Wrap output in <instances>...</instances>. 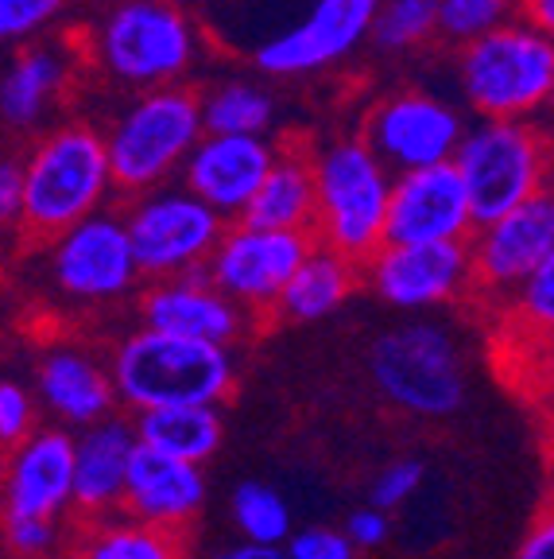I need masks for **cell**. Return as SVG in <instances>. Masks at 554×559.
I'll return each instance as SVG.
<instances>
[{
    "instance_id": "6",
    "label": "cell",
    "mask_w": 554,
    "mask_h": 559,
    "mask_svg": "<svg viewBox=\"0 0 554 559\" xmlns=\"http://www.w3.org/2000/svg\"><path fill=\"white\" fill-rule=\"evenodd\" d=\"M450 164L469 194L473 226L551 191V132L535 117H481L466 124Z\"/></svg>"
},
{
    "instance_id": "37",
    "label": "cell",
    "mask_w": 554,
    "mask_h": 559,
    "mask_svg": "<svg viewBox=\"0 0 554 559\" xmlns=\"http://www.w3.org/2000/svg\"><path fill=\"white\" fill-rule=\"evenodd\" d=\"M287 559H357L361 551L346 540L341 528H322V524H311V528H299L284 540Z\"/></svg>"
},
{
    "instance_id": "8",
    "label": "cell",
    "mask_w": 554,
    "mask_h": 559,
    "mask_svg": "<svg viewBox=\"0 0 554 559\" xmlns=\"http://www.w3.org/2000/svg\"><path fill=\"white\" fill-rule=\"evenodd\" d=\"M369 373L399 412L442 419L466 404V369L454 334L438 323H404L373 342Z\"/></svg>"
},
{
    "instance_id": "14",
    "label": "cell",
    "mask_w": 554,
    "mask_h": 559,
    "mask_svg": "<svg viewBox=\"0 0 554 559\" xmlns=\"http://www.w3.org/2000/svg\"><path fill=\"white\" fill-rule=\"evenodd\" d=\"M376 0H314L299 24L264 39L252 55L268 79H311L326 74L369 44Z\"/></svg>"
},
{
    "instance_id": "34",
    "label": "cell",
    "mask_w": 554,
    "mask_h": 559,
    "mask_svg": "<svg viewBox=\"0 0 554 559\" xmlns=\"http://www.w3.org/2000/svg\"><path fill=\"white\" fill-rule=\"evenodd\" d=\"M59 521L51 516H4V540L20 559H44L59 548Z\"/></svg>"
},
{
    "instance_id": "17",
    "label": "cell",
    "mask_w": 554,
    "mask_h": 559,
    "mask_svg": "<svg viewBox=\"0 0 554 559\" xmlns=\"http://www.w3.org/2000/svg\"><path fill=\"white\" fill-rule=\"evenodd\" d=\"M276 159L268 136H237V132H202L191 156L182 159L179 179L226 222L241 218V210L261 187L264 171Z\"/></svg>"
},
{
    "instance_id": "26",
    "label": "cell",
    "mask_w": 554,
    "mask_h": 559,
    "mask_svg": "<svg viewBox=\"0 0 554 559\" xmlns=\"http://www.w3.org/2000/svg\"><path fill=\"white\" fill-rule=\"evenodd\" d=\"M70 559H191L186 533L144 524L129 513L79 521Z\"/></svg>"
},
{
    "instance_id": "25",
    "label": "cell",
    "mask_w": 554,
    "mask_h": 559,
    "mask_svg": "<svg viewBox=\"0 0 554 559\" xmlns=\"http://www.w3.org/2000/svg\"><path fill=\"white\" fill-rule=\"evenodd\" d=\"M357 288H361V264L314 241L279 292L276 314L291 323H318L338 311Z\"/></svg>"
},
{
    "instance_id": "3",
    "label": "cell",
    "mask_w": 554,
    "mask_h": 559,
    "mask_svg": "<svg viewBox=\"0 0 554 559\" xmlns=\"http://www.w3.org/2000/svg\"><path fill=\"white\" fill-rule=\"evenodd\" d=\"M117 404L132 412L171 408V404H221L233 396L237 366L229 346L179 338V334L140 326L109 361Z\"/></svg>"
},
{
    "instance_id": "5",
    "label": "cell",
    "mask_w": 554,
    "mask_h": 559,
    "mask_svg": "<svg viewBox=\"0 0 554 559\" xmlns=\"http://www.w3.org/2000/svg\"><path fill=\"white\" fill-rule=\"evenodd\" d=\"M198 136V90H191L186 82H171V86L132 94V102L101 129L113 191L132 199L171 183Z\"/></svg>"
},
{
    "instance_id": "30",
    "label": "cell",
    "mask_w": 554,
    "mask_h": 559,
    "mask_svg": "<svg viewBox=\"0 0 554 559\" xmlns=\"http://www.w3.org/2000/svg\"><path fill=\"white\" fill-rule=\"evenodd\" d=\"M233 524L249 544H279L291 536V509L284 493H276L264 481H244L233 489Z\"/></svg>"
},
{
    "instance_id": "21",
    "label": "cell",
    "mask_w": 554,
    "mask_h": 559,
    "mask_svg": "<svg viewBox=\"0 0 554 559\" xmlns=\"http://www.w3.org/2000/svg\"><path fill=\"white\" fill-rule=\"evenodd\" d=\"M136 451L132 419L109 416L86 424L82 436H74V478H70V513L79 521L121 513L124 471Z\"/></svg>"
},
{
    "instance_id": "13",
    "label": "cell",
    "mask_w": 554,
    "mask_h": 559,
    "mask_svg": "<svg viewBox=\"0 0 554 559\" xmlns=\"http://www.w3.org/2000/svg\"><path fill=\"white\" fill-rule=\"evenodd\" d=\"M364 288L399 311L454 304L473 292V264L466 241H426L396 245L384 241L361 261Z\"/></svg>"
},
{
    "instance_id": "15",
    "label": "cell",
    "mask_w": 554,
    "mask_h": 559,
    "mask_svg": "<svg viewBox=\"0 0 554 559\" xmlns=\"http://www.w3.org/2000/svg\"><path fill=\"white\" fill-rule=\"evenodd\" d=\"M469 234H473L469 194L450 159L446 164L411 167V171H392L384 241H466Z\"/></svg>"
},
{
    "instance_id": "16",
    "label": "cell",
    "mask_w": 554,
    "mask_h": 559,
    "mask_svg": "<svg viewBox=\"0 0 554 559\" xmlns=\"http://www.w3.org/2000/svg\"><path fill=\"white\" fill-rule=\"evenodd\" d=\"M473 288L511 292L523 276L554 257V199L551 191L504 210L501 218L481 222L466 237Z\"/></svg>"
},
{
    "instance_id": "36",
    "label": "cell",
    "mask_w": 554,
    "mask_h": 559,
    "mask_svg": "<svg viewBox=\"0 0 554 559\" xmlns=\"http://www.w3.org/2000/svg\"><path fill=\"white\" fill-rule=\"evenodd\" d=\"M423 463L419 459H399V463L384 466L381 478L373 481V493H369V506L376 509H399L404 501H411L419 493V486H423Z\"/></svg>"
},
{
    "instance_id": "11",
    "label": "cell",
    "mask_w": 554,
    "mask_h": 559,
    "mask_svg": "<svg viewBox=\"0 0 554 559\" xmlns=\"http://www.w3.org/2000/svg\"><path fill=\"white\" fill-rule=\"evenodd\" d=\"M466 132V114L450 97L423 86L381 94L361 121V140L388 164V171L446 164Z\"/></svg>"
},
{
    "instance_id": "24",
    "label": "cell",
    "mask_w": 554,
    "mask_h": 559,
    "mask_svg": "<svg viewBox=\"0 0 554 559\" xmlns=\"http://www.w3.org/2000/svg\"><path fill=\"white\" fill-rule=\"evenodd\" d=\"M241 222L264 229H303L311 234L314 222V175H311V144H276V159L264 171L261 187L241 210Z\"/></svg>"
},
{
    "instance_id": "33",
    "label": "cell",
    "mask_w": 554,
    "mask_h": 559,
    "mask_svg": "<svg viewBox=\"0 0 554 559\" xmlns=\"http://www.w3.org/2000/svg\"><path fill=\"white\" fill-rule=\"evenodd\" d=\"M516 314H520L528 326H539V331H551L554 323V257L539 264L531 276H523L516 284Z\"/></svg>"
},
{
    "instance_id": "2",
    "label": "cell",
    "mask_w": 554,
    "mask_h": 559,
    "mask_svg": "<svg viewBox=\"0 0 554 559\" xmlns=\"http://www.w3.org/2000/svg\"><path fill=\"white\" fill-rule=\"evenodd\" d=\"M24 202L20 237L24 245H47L74 222L89 218L113 199V175L105 156L101 129L89 121H59L20 156Z\"/></svg>"
},
{
    "instance_id": "29",
    "label": "cell",
    "mask_w": 554,
    "mask_h": 559,
    "mask_svg": "<svg viewBox=\"0 0 554 559\" xmlns=\"http://www.w3.org/2000/svg\"><path fill=\"white\" fill-rule=\"evenodd\" d=\"M369 44L384 55H416L438 44V0H376Z\"/></svg>"
},
{
    "instance_id": "43",
    "label": "cell",
    "mask_w": 554,
    "mask_h": 559,
    "mask_svg": "<svg viewBox=\"0 0 554 559\" xmlns=\"http://www.w3.org/2000/svg\"><path fill=\"white\" fill-rule=\"evenodd\" d=\"M9 44V35H4V20H0V47Z\"/></svg>"
},
{
    "instance_id": "41",
    "label": "cell",
    "mask_w": 554,
    "mask_h": 559,
    "mask_svg": "<svg viewBox=\"0 0 554 559\" xmlns=\"http://www.w3.org/2000/svg\"><path fill=\"white\" fill-rule=\"evenodd\" d=\"M516 16L543 32H554V0H516Z\"/></svg>"
},
{
    "instance_id": "22",
    "label": "cell",
    "mask_w": 554,
    "mask_h": 559,
    "mask_svg": "<svg viewBox=\"0 0 554 559\" xmlns=\"http://www.w3.org/2000/svg\"><path fill=\"white\" fill-rule=\"evenodd\" d=\"M82 70L79 44H27L0 79V121L27 132L47 121Z\"/></svg>"
},
{
    "instance_id": "10",
    "label": "cell",
    "mask_w": 554,
    "mask_h": 559,
    "mask_svg": "<svg viewBox=\"0 0 554 559\" xmlns=\"http://www.w3.org/2000/svg\"><path fill=\"white\" fill-rule=\"evenodd\" d=\"M311 245L314 237L303 234V229H264L233 218L209 249L202 272L241 311L268 314L276 311L279 292H284V284L299 269Z\"/></svg>"
},
{
    "instance_id": "23",
    "label": "cell",
    "mask_w": 554,
    "mask_h": 559,
    "mask_svg": "<svg viewBox=\"0 0 554 559\" xmlns=\"http://www.w3.org/2000/svg\"><path fill=\"white\" fill-rule=\"evenodd\" d=\"M39 401L59 424L86 428L117 408L113 377L79 346H59L39 361Z\"/></svg>"
},
{
    "instance_id": "19",
    "label": "cell",
    "mask_w": 554,
    "mask_h": 559,
    "mask_svg": "<svg viewBox=\"0 0 554 559\" xmlns=\"http://www.w3.org/2000/svg\"><path fill=\"white\" fill-rule=\"evenodd\" d=\"M70 478H74V436L67 428H35L9 447L0 478L4 516H51L70 513Z\"/></svg>"
},
{
    "instance_id": "40",
    "label": "cell",
    "mask_w": 554,
    "mask_h": 559,
    "mask_svg": "<svg viewBox=\"0 0 554 559\" xmlns=\"http://www.w3.org/2000/svg\"><path fill=\"white\" fill-rule=\"evenodd\" d=\"M516 559H554V524H551V516H543V521H539L535 528L523 536Z\"/></svg>"
},
{
    "instance_id": "31",
    "label": "cell",
    "mask_w": 554,
    "mask_h": 559,
    "mask_svg": "<svg viewBox=\"0 0 554 559\" xmlns=\"http://www.w3.org/2000/svg\"><path fill=\"white\" fill-rule=\"evenodd\" d=\"M516 20V0H438V39L461 47Z\"/></svg>"
},
{
    "instance_id": "32",
    "label": "cell",
    "mask_w": 554,
    "mask_h": 559,
    "mask_svg": "<svg viewBox=\"0 0 554 559\" xmlns=\"http://www.w3.org/2000/svg\"><path fill=\"white\" fill-rule=\"evenodd\" d=\"M74 0H0V20L9 44H24L32 35L47 32Z\"/></svg>"
},
{
    "instance_id": "12",
    "label": "cell",
    "mask_w": 554,
    "mask_h": 559,
    "mask_svg": "<svg viewBox=\"0 0 554 559\" xmlns=\"http://www.w3.org/2000/svg\"><path fill=\"white\" fill-rule=\"evenodd\" d=\"M47 264H51L55 288L70 304H113L140 284L124 218L105 206L55 234L47 241Z\"/></svg>"
},
{
    "instance_id": "38",
    "label": "cell",
    "mask_w": 554,
    "mask_h": 559,
    "mask_svg": "<svg viewBox=\"0 0 554 559\" xmlns=\"http://www.w3.org/2000/svg\"><path fill=\"white\" fill-rule=\"evenodd\" d=\"M341 533H346V540L353 544L357 551H376L388 544L392 524H388V513H384V509L364 506L346 516V528H341Z\"/></svg>"
},
{
    "instance_id": "20",
    "label": "cell",
    "mask_w": 554,
    "mask_h": 559,
    "mask_svg": "<svg viewBox=\"0 0 554 559\" xmlns=\"http://www.w3.org/2000/svg\"><path fill=\"white\" fill-rule=\"evenodd\" d=\"M202 506H206V474L198 463L171 459V454L136 443L129 471H124L121 513L144 524L186 533L194 516L202 513Z\"/></svg>"
},
{
    "instance_id": "4",
    "label": "cell",
    "mask_w": 554,
    "mask_h": 559,
    "mask_svg": "<svg viewBox=\"0 0 554 559\" xmlns=\"http://www.w3.org/2000/svg\"><path fill=\"white\" fill-rule=\"evenodd\" d=\"M311 237L361 264L384 245V214H388L392 187L388 164L364 144L361 132H346L326 144H311Z\"/></svg>"
},
{
    "instance_id": "35",
    "label": "cell",
    "mask_w": 554,
    "mask_h": 559,
    "mask_svg": "<svg viewBox=\"0 0 554 559\" xmlns=\"http://www.w3.org/2000/svg\"><path fill=\"white\" fill-rule=\"evenodd\" d=\"M39 428V412H35V396L24 384L0 381V447H16Z\"/></svg>"
},
{
    "instance_id": "18",
    "label": "cell",
    "mask_w": 554,
    "mask_h": 559,
    "mask_svg": "<svg viewBox=\"0 0 554 559\" xmlns=\"http://www.w3.org/2000/svg\"><path fill=\"white\" fill-rule=\"evenodd\" d=\"M140 319L152 331L179 334V338L233 346L249 331V311L209 284L206 272H182V276L147 280V292L140 299Z\"/></svg>"
},
{
    "instance_id": "1",
    "label": "cell",
    "mask_w": 554,
    "mask_h": 559,
    "mask_svg": "<svg viewBox=\"0 0 554 559\" xmlns=\"http://www.w3.org/2000/svg\"><path fill=\"white\" fill-rule=\"evenodd\" d=\"M82 67L121 90L186 82L202 55V32L179 0H113L79 35Z\"/></svg>"
},
{
    "instance_id": "9",
    "label": "cell",
    "mask_w": 554,
    "mask_h": 559,
    "mask_svg": "<svg viewBox=\"0 0 554 559\" xmlns=\"http://www.w3.org/2000/svg\"><path fill=\"white\" fill-rule=\"evenodd\" d=\"M124 218L132 257H136L140 280H167L182 272H198L209 249L217 245L226 218L209 210L198 194L186 187H152L132 194Z\"/></svg>"
},
{
    "instance_id": "39",
    "label": "cell",
    "mask_w": 554,
    "mask_h": 559,
    "mask_svg": "<svg viewBox=\"0 0 554 559\" xmlns=\"http://www.w3.org/2000/svg\"><path fill=\"white\" fill-rule=\"evenodd\" d=\"M20 202H24V171L20 156L0 152V234L20 226Z\"/></svg>"
},
{
    "instance_id": "42",
    "label": "cell",
    "mask_w": 554,
    "mask_h": 559,
    "mask_svg": "<svg viewBox=\"0 0 554 559\" xmlns=\"http://www.w3.org/2000/svg\"><path fill=\"white\" fill-rule=\"evenodd\" d=\"M209 559H287V551L279 548V544H237V548H226L217 551V556Z\"/></svg>"
},
{
    "instance_id": "7",
    "label": "cell",
    "mask_w": 554,
    "mask_h": 559,
    "mask_svg": "<svg viewBox=\"0 0 554 559\" xmlns=\"http://www.w3.org/2000/svg\"><path fill=\"white\" fill-rule=\"evenodd\" d=\"M454 51L461 102L477 117H535L551 105L554 39L543 27L516 16Z\"/></svg>"
},
{
    "instance_id": "27",
    "label": "cell",
    "mask_w": 554,
    "mask_h": 559,
    "mask_svg": "<svg viewBox=\"0 0 554 559\" xmlns=\"http://www.w3.org/2000/svg\"><path fill=\"white\" fill-rule=\"evenodd\" d=\"M132 431H136V443L198 466L214 459L226 439V424L214 404H171V408L136 412Z\"/></svg>"
},
{
    "instance_id": "28",
    "label": "cell",
    "mask_w": 554,
    "mask_h": 559,
    "mask_svg": "<svg viewBox=\"0 0 554 559\" xmlns=\"http://www.w3.org/2000/svg\"><path fill=\"white\" fill-rule=\"evenodd\" d=\"M202 132H237V136H268L276 121V97L268 86L249 79H229L198 94Z\"/></svg>"
}]
</instances>
